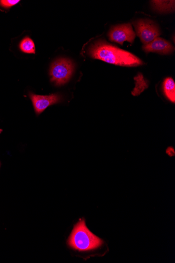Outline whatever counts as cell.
Returning <instances> with one entry per match:
<instances>
[{"label": "cell", "instance_id": "6da1fadb", "mask_svg": "<svg viewBox=\"0 0 175 263\" xmlns=\"http://www.w3.org/2000/svg\"><path fill=\"white\" fill-rule=\"evenodd\" d=\"M88 53L94 59L115 65L134 67L144 64L142 60L132 53L103 40H99L91 44Z\"/></svg>", "mask_w": 175, "mask_h": 263}, {"label": "cell", "instance_id": "7a4b0ae2", "mask_svg": "<svg viewBox=\"0 0 175 263\" xmlns=\"http://www.w3.org/2000/svg\"><path fill=\"white\" fill-rule=\"evenodd\" d=\"M68 243L74 250L87 251L101 247L103 241L88 230L83 219L74 226Z\"/></svg>", "mask_w": 175, "mask_h": 263}, {"label": "cell", "instance_id": "3957f363", "mask_svg": "<svg viewBox=\"0 0 175 263\" xmlns=\"http://www.w3.org/2000/svg\"><path fill=\"white\" fill-rule=\"evenodd\" d=\"M74 70L72 62L67 59H60L55 61L50 69L51 81L57 86L67 83L71 78Z\"/></svg>", "mask_w": 175, "mask_h": 263}, {"label": "cell", "instance_id": "277c9868", "mask_svg": "<svg viewBox=\"0 0 175 263\" xmlns=\"http://www.w3.org/2000/svg\"><path fill=\"white\" fill-rule=\"evenodd\" d=\"M137 34L142 42L147 44L161 35V32L157 24L153 21L141 19L133 22Z\"/></svg>", "mask_w": 175, "mask_h": 263}, {"label": "cell", "instance_id": "5b68a950", "mask_svg": "<svg viewBox=\"0 0 175 263\" xmlns=\"http://www.w3.org/2000/svg\"><path fill=\"white\" fill-rule=\"evenodd\" d=\"M135 36V33L133 31L130 23L113 27L109 33V37L111 41L121 45H123L125 41L132 44Z\"/></svg>", "mask_w": 175, "mask_h": 263}, {"label": "cell", "instance_id": "8992f818", "mask_svg": "<svg viewBox=\"0 0 175 263\" xmlns=\"http://www.w3.org/2000/svg\"><path fill=\"white\" fill-rule=\"evenodd\" d=\"M30 97L32 101L35 111L37 115L43 112L48 107L58 103L61 100L60 96L56 93L43 96L31 92Z\"/></svg>", "mask_w": 175, "mask_h": 263}, {"label": "cell", "instance_id": "52a82bcc", "mask_svg": "<svg viewBox=\"0 0 175 263\" xmlns=\"http://www.w3.org/2000/svg\"><path fill=\"white\" fill-rule=\"evenodd\" d=\"M143 50L146 53L153 52L167 55L172 53L174 48L170 43L158 37L151 42L144 45L143 46Z\"/></svg>", "mask_w": 175, "mask_h": 263}, {"label": "cell", "instance_id": "ba28073f", "mask_svg": "<svg viewBox=\"0 0 175 263\" xmlns=\"http://www.w3.org/2000/svg\"><path fill=\"white\" fill-rule=\"evenodd\" d=\"M153 9L161 13H170L174 11V1H152Z\"/></svg>", "mask_w": 175, "mask_h": 263}, {"label": "cell", "instance_id": "9c48e42d", "mask_svg": "<svg viewBox=\"0 0 175 263\" xmlns=\"http://www.w3.org/2000/svg\"><path fill=\"white\" fill-rule=\"evenodd\" d=\"M164 92L167 98L171 102H175V84L172 79H165L163 84Z\"/></svg>", "mask_w": 175, "mask_h": 263}, {"label": "cell", "instance_id": "30bf717a", "mask_svg": "<svg viewBox=\"0 0 175 263\" xmlns=\"http://www.w3.org/2000/svg\"><path fill=\"white\" fill-rule=\"evenodd\" d=\"M20 50L25 53L35 54V46L33 40L29 37H25L20 44Z\"/></svg>", "mask_w": 175, "mask_h": 263}, {"label": "cell", "instance_id": "8fae6325", "mask_svg": "<svg viewBox=\"0 0 175 263\" xmlns=\"http://www.w3.org/2000/svg\"><path fill=\"white\" fill-rule=\"evenodd\" d=\"M134 80L135 81V87L132 93L134 96H138L148 87L147 81L144 80L143 75L141 73H139L134 78Z\"/></svg>", "mask_w": 175, "mask_h": 263}, {"label": "cell", "instance_id": "7c38bea8", "mask_svg": "<svg viewBox=\"0 0 175 263\" xmlns=\"http://www.w3.org/2000/svg\"><path fill=\"white\" fill-rule=\"evenodd\" d=\"M20 2L19 0H1L0 6L4 8H9L12 7Z\"/></svg>", "mask_w": 175, "mask_h": 263}]
</instances>
